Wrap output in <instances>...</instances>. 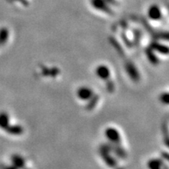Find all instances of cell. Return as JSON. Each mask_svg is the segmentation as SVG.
Instances as JSON below:
<instances>
[{"instance_id": "5", "label": "cell", "mask_w": 169, "mask_h": 169, "mask_svg": "<svg viewBox=\"0 0 169 169\" xmlns=\"http://www.w3.org/2000/svg\"><path fill=\"white\" fill-rule=\"evenodd\" d=\"M149 167L150 169H169L161 160H151L149 163Z\"/></svg>"}, {"instance_id": "6", "label": "cell", "mask_w": 169, "mask_h": 169, "mask_svg": "<svg viewBox=\"0 0 169 169\" xmlns=\"http://www.w3.org/2000/svg\"><path fill=\"white\" fill-rule=\"evenodd\" d=\"M153 50H155L156 52H159L161 54L167 55L169 54V47L166 45H163L161 43H156L153 45Z\"/></svg>"}, {"instance_id": "3", "label": "cell", "mask_w": 169, "mask_h": 169, "mask_svg": "<svg viewBox=\"0 0 169 169\" xmlns=\"http://www.w3.org/2000/svg\"><path fill=\"white\" fill-rule=\"evenodd\" d=\"M95 77L98 78L100 81L105 83L106 90L108 93H112L115 90L116 85L114 81L113 69L110 68L107 64H99L95 69Z\"/></svg>"}, {"instance_id": "1", "label": "cell", "mask_w": 169, "mask_h": 169, "mask_svg": "<svg viewBox=\"0 0 169 169\" xmlns=\"http://www.w3.org/2000/svg\"><path fill=\"white\" fill-rule=\"evenodd\" d=\"M76 97L80 103L87 110H94L100 104V95L93 88L89 86H81L76 91Z\"/></svg>"}, {"instance_id": "4", "label": "cell", "mask_w": 169, "mask_h": 169, "mask_svg": "<svg viewBox=\"0 0 169 169\" xmlns=\"http://www.w3.org/2000/svg\"><path fill=\"white\" fill-rule=\"evenodd\" d=\"M162 10L159 5L153 4L149 7V10H148V17L149 18V20L153 21V22H158L162 19Z\"/></svg>"}, {"instance_id": "2", "label": "cell", "mask_w": 169, "mask_h": 169, "mask_svg": "<svg viewBox=\"0 0 169 169\" xmlns=\"http://www.w3.org/2000/svg\"><path fill=\"white\" fill-rule=\"evenodd\" d=\"M0 128L15 136L23 135L25 131L23 124H21L17 119L14 120L9 113H0Z\"/></svg>"}, {"instance_id": "7", "label": "cell", "mask_w": 169, "mask_h": 169, "mask_svg": "<svg viewBox=\"0 0 169 169\" xmlns=\"http://www.w3.org/2000/svg\"><path fill=\"white\" fill-rule=\"evenodd\" d=\"M161 101L165 104V105H169V93L166 92V93H163L161 97H160Z\"/></svg>"}]
</instances>
